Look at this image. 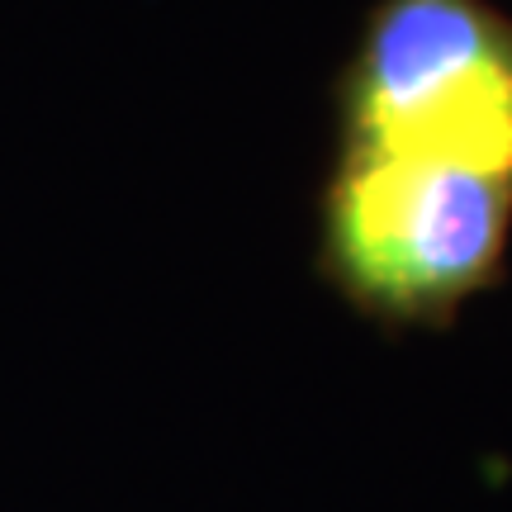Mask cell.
<instances>
[{
	"instance_id": "obj_1",
	"label": "cell",
	"mask_w": 512,
	"mask_h": 512,
	"mask_svg": "<svg viewBox=\"0 0 512 512\" xmlns=\"http://www.w3.org/2000/svg\"><path fill=\"white\" fill-rule=\"evenodd\" d=\"M512 181L342 152L323 195V271L380 323H441L498 275Z\"/></svg>"
},
{
	"instance_id": "obj_2",
	"label": "cell",
	"mask_w": 512,
	"mask_h": 512,
	"mask_svg": "<svg viewBox=\"0 0 512 512\" xmlns=\"http://www.w3.org/2000/svg\"><path fill=\"white\" fill-rule=\"evenodd\" d=\"M342 143L512 181V24L479 0H384L342 86Z\"/></svg>"
}]
</instances>
